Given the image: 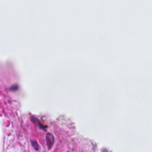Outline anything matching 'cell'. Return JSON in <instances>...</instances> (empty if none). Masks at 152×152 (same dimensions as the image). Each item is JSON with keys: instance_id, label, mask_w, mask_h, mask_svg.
I'll use <instances>...</instances> for the list:
<instances>
[{"instance_id": "cell-1", "label": "cell", "mask_w": 152, "mask_h": 152, "mask_svg": "<svg viewBox=\"0 0 152 152\" xmlns=\"http://www.w3.org/2000/svg\"><path fill=\"white\" fill-rule=\"evenodd\" d=\"M54 140H55L54 137L52 134H50L49 132L46 134V144H47L49 149H50L51 147H52L53 142H54Z\"/></svg>"}, {"instance_id": "cell-2", "label": "cell", "mask_w": 152, "mask_h": 152, "mask_svg": "<svg viewBox=\"0 0 152 152\" xmlns=\"http://www.w3.org/2000/svg\"><path fill=\"white\" fill-rule=\"evenodd\" d=\"M31 118H32L33 122H34V123H36V124H37V125H38L41 129H43L46 130V126H44L43 124H42L40 123V122L37 118H34V117H33V116H32Z\"/></svg>"}, {"instance_id": "cell-3", "label": "cell", "mask_w": 152, "mask_h": 152, "mask_svg": "<svg viewBox=\"0 0 152 152\" xmlns=\"http://www.w3.org/2000/svg\"><path fill=\"white\" fill-rule=\"evenodd\" d=\"M31 143L32 144V146L33 147V148L36 150H39V144L37 143V142L36 141H34V140H31Z\"/></svg>"}]
</instances>
